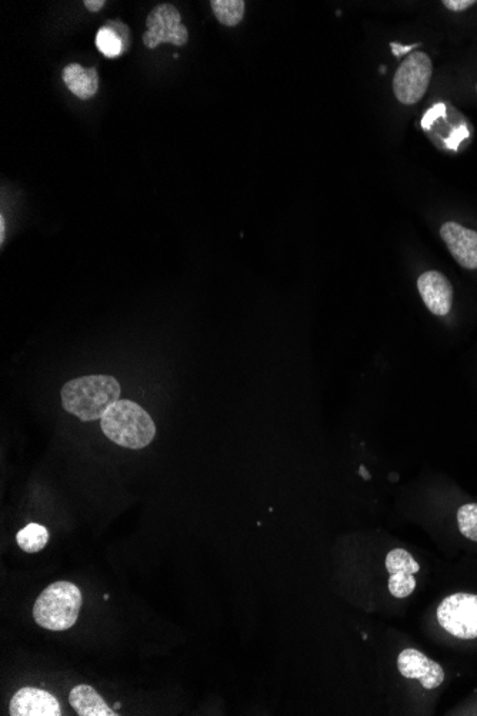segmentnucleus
Listing matches in <instances>:
<instances>
[{
    "mask_svg": "<svg viewBox=\"0 0 477 716\" xmlns=\"http://www.w3.org/2000/svg\"><path fill=\"white\" fill-rule=\"evenodd\" d=\"M122 389L113 376L89 375L66 382L62 388V406L80 421H98L119 401Z\"/></svg>",
    "mask_w": 477,
    "mask_h": 716,
    "instance_id": "f257e3e1",
    "label": "nucleus"
},
{
    "mask_svg": "<svg viewBox=\"0 0 477 716\" xmlns=\"http://www.w3.org/2000/svg\"><path fill=\"white\" fill-rule=\"evenodd\" d=\"M100 424L103 434L122 448H146L156 436V425L148 412L128 399L116 402L100 419Z\"/></svg>",
    "mask_w": 477,
    "mask_h": 716,
    "instance_id": "f03ea898",
    "label": "nucleus"
},
{
    "mask_svg": "<svg viewBox=\"0 0 477 716\" xmlns=\"http://www.w3.org/2000/svg\"><path fill=\"white\" fill-rule=\"evenodd\" d=\"M82 592L75 584L59 581L49 585L33 606L36 624L49 631H68L78 621Z\"/></svg>",
    "mask_w": 477,
    "mask_h": 716,
    "instance_id": "7ed1b4c3",
    "label": "nucleus"
},
{
    "mask_svg": "<svg viewBox=\"0 0 477 716\" xmlns=\"http://www.w3.org/2000/svg\"><path fill=\"white\" fill-rule=\"evenodd\" d=\"M433 65L428 53L413 52L402 62L393 78V92L403 105H415L428 92Z\"/></svg>",
    "mask_w": 477,
    "mask_h": 716,
    "instance_id": "20e7f679",
    "label": "nucleus"
},
{
    "mask_svg": "<svg viewBox=\"0 0 477 716\" xmlns=\"http://www.w3.org/2000/svg\"><path fill=\"white\" fill-rule=\"evenodd\" d=\"M438 621L448 634L469 641L477 638V595L453 594L440 602Z\"/></svg>",
    "mask_w": 477,
    "mask_h": 716,
    "instance_id": "39448f33",
    "label": "nucleus"
},
{
    "mask_svg": "<svg viewBox=\"0 0 477 716\" xmlns=\"http://www.w3.org/2000/svg\"><path fill=\"white\" fill-rule=\"evenodd\" d=\"M148 31L143 35L146 48L156 49L162 43L183 46L189 39L188 29L182 25V15L170 3H162L149 13L146 19Z\"/></svg>",
    "mask_w": 477,
    "mask_h": 716,
    "instance_id": "423d86ee",
    "label": "nucleus"
},
{
    "mask_svg": "<svg viewBox=\"0 0 477 716\" xmlns=\"http://www.w3.org/2000/svg\"><path fill=\"white\" fill-rule=\"evenodd\" d=\"M386 569L390 574L389 592L395 598H408L416 589L415 575L420 565L406 549H393L386 556Z\"/></svg>",
    "mask_w": 477,
    "mask_h": 716,
    "instance_id": "0eeeda50",
    "label": "nucleus"
},
{
    "mask_svg": "<svg viewBox=\"0 0 477 716\" xmlns=\"http://www.w3.org/2000/svg\"><path fill=\"white\" fill-rule=\"evenodd\" d=\"M400 674L408 679H419L425 689H436L445 681V671L438 662L432 661L418 649H405L398 656Z\"/></svg>",
    "mask_w": 477,
    "mask_h": 716,
    "instance_id": "6e6552de",
    "label": "nucleus"
},
{
    "mask_svg": "<svg viewBox=\"0 0 477 716\" xmlns=\"http://www.w3.org/2000/svg\"><path fill=\"white\" fill-rule=\"evenodd\" d=\"M440 236L448 246L450 255L462 268L477 269V232L465 228L458 222L443 223Z\"/></svg>",
    "mask_w": 477,
    "mask_h": 716,
    "instance_id": "1a4fd4ad",
    "label": "nucleus"
},
{
    "mask_svg": "<svg viewBox=\"0 0 477 716\" xmlns=\"http://www.w3.org/2000/svg\"><path fill=\"white\" fill-rule=\"evenodd\" d=\"M418 289L426 308L433 315L446 316L452 311L453 286L442 272L422 273L418 279Z\"/></svg>",
    "mask_w": 477,
    "mask_h": 716,
    "instance_id": "9d476101",
    "label": "nucleus"
},
{
    "mask_svg": "<svg viewBox=\"0 0 477 716\" xmlns=\"http://www.w3.org/2000/svg\"><path fill=\"white\" fill-rule=\"evenodd\" d=\"M10 716H60L58 699L49 692L36 688H22L13 695L9 706Z\"/></svg>",
    "mask_w": 477,
    "mask_h": 716,
    "instance_id": "9b49d317",
    "label": "nucleus"
},
{
    "mask_svg": "<svg viewBox=\"0 0 477 716\" xmlns=\"http://www.w3.org/2000/svg\"><path fill=\"white\" fill-rule=\"evenodd\" d=\"M62 79L66 88L82 101H88L99 89V73L96 68H83L79 63L66 66Z\"/></svg>",
    "mask_w": 477,
    "mask_h": 716,
    "instance_id": "f8f14e48",
    "label": "nucleus"
},
{
    "mask_svg": "<svg viewBox=\"0 0 477 716\" xmlns=\"http://www.w3.org/2000/svg\"><path fill=\"white\" fill-rule=\"evenodd\" d=\"M69 704L79 716H116L115 711L89 685H78L70 691Z\"/></svg>",
    "mask_w": 477,
    "mask_h": 716,
    "instance_id": "ddd939ff",
    "label": "nucleus"
},
{
    "mask_svg": "<svg viewBox=\"0 0 477 716\" xmlns=\"http://www.w3.org/2000/svg\"><path fill=\"white\" fill-rule=\"evenodd\" d=\"M129 29L125 23L110 21L96 33V46L103 56L118 58L129 46Z\"/></svg>",
    "mask_w": 477,
    "mask_h": 716,
    "instance_id": "4468645a",
    "label": "nucleus"
},
{
    "mask_svg": "<svg viewBox=\"0 0 477 716\" xmlns=\"http://www.w3.org/2000/svg\"><path fill=\"white\" fill-rule=\"evenodd\" d=\"M16 542L26 554H38L48 545L49 531L45 526L32 522V524L26 525L22 531L18 532Z\"/></svg>",
    "mask_w": 477,
    "mask_h": 716,
    "instance_id": "2eb2a0df",
    "label": "nucleus"
},
{
    "mask_svg": "<svg viewBox=\"0 0 477 716\" xmlns=\"http://www.w3.org/2000/svg\"><path fill=\"white\" fill-rule=\"evenodd\" d=\"M210 6L216 19L228 28L238 26L245 16L246 3L243 0H212Z\"/></svg>",
    "mask_w": 477,
    "mask_h": 716,
    "instance_id": "dca6fc26",
    "label": "nucleus"
},
{
    "mask_svg": "<svg viewBox=\"0 0 477 716\" xmlns=\"http://www.w3.org/2000/svg\"><path fill=\"white\" fill-rule=\"evenodd\" d=\"M458 525L460 534L470 541L477 542V504L460 506Z\"/></svg>",
    "mask_w": 477,
    "mask_h": 716,
    "instance_id": "f3484780",
    "label": "nucleus"
},
{
    "mask_svg": "<svg viewBox=\"0 0 477 716\" xmlns=\"http://www.w3.org/2000/svg\"><path fill=\"white\" fill-rule=\"evenodd\" d=\"M443 5L452 12H463L476 5V0H443Z\"/></svg>",
    "mask_w": 477,
    "mask_h": 716,
    "instance_id": "a211bd4d",
    "label": "nucleus"
},
{
    "mask_svg": "<svg viewBox=\"0 0 477 716\" xmlns=\"http://www.w3.org/2000/svg\"><path fill=\"white\" fill-rule=\"evenodd\" d=\"M85 8L88 9L89 12H100L103 8H105L106 2L105 0H86Z\"/></svg>",
    "mask_w": 477,
    "mask_h": 716,
    "instance_id": "6ab92c4d",
    "label": "nucleus"
},
{
    "mask_svg": "<svg viewBox=\"0 0 477 716\" xmlns=\"http://www.w3.org/2000/svg\"><path fill=\"white\" fill-rule=\"evenodd\" d=\"M419 45H413V46H402V45H396V43H392V49H393V55L400 56L403 55V53H408L409 51H412V49L418 48Z\"/></svg>",
    "mask_w": 477,
    "mask_h": 716,
    "instance_id": "aec40b11",
    "label": "nucleus"
},
{
    "mask_svg": "<svg viewBox=\"0 0 477 716\" xmlns=\"http://www.w3.org/2000/svg\"><path fill=\"white\" fill-rule=\"evenodd\" d=\"M476 91H477V85H476Z\"/></svg>",
    "mask_w": 477,
    "mask_h": 716,
    "instance_id": "412c9836",
    "label": "nucleus"
}]
</instances>
